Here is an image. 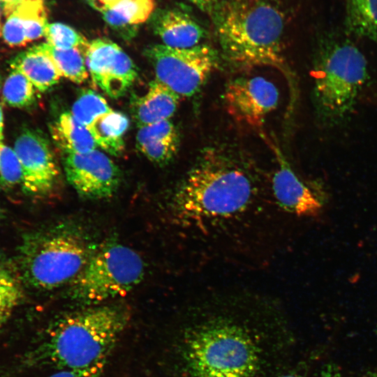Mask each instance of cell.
Masks as SVG:
<instances>
[{"instance_id": "obj_19", "label": "cell", "mask_w": 377, "mask_h": 377, "mask_svg": "<svg viewBox=\"0 0 377 377\" xmlns=\"http://www.w3.org/2000/svg\"><path fill=\"white\" fill-rule=\"evenodd\" d=\"M155 7V0H123L101 14L111 28L131 35L139 25L150 19Z\"/></svg>"}, {"instance_id": "obj_20", "label": "cell", "mask_w": 377, "mask_h": 377, "mask_svg": "<svg viewBox=\"0 0 377 377\" xmlns=\"http://www.w3.org/2000/svg\"><path fill=\"white\" fill-rule=\"evenodd\" d=\"M128 126V117L112 110L96 119L88 129L97 146L111 155L119 156L124 149V136Z\"/></svg>"}, {"instance_id": "obj_32", "label": "cell", "mask_w": 377, "mask_h": 377, "mask_svg": "<svg viewBox=\"0 0 377 377\" xmlns=\"http://www.w3.org/2000/svg\"><path fill=\"white\" fill-rule=\"evenodd\" d=\"M202 11L212 15L220 0H188Z\"/></svg>"}, {"instance_id": "obj_39", "label": "cell", "mask_w": 377, "mask_h": 377, "mask_svg": "<svg viewBox=\"0 0 377 377\" xmlns=\"http://www.w3.org/2000/svg\"><path fill=\"white\" fill-rule=\"evenodd\" d=\"M2 32L1 28V15H0V34Z\"/></svg>"}, {"instance_id": "obj_1", "label": "cell", "mask_w": 377, "mask_h": 377, "mask_svg": "<svg viewBox=\"0 0 377 377\" xmlns=\"http://www.w3.org/2000/svg\"><path fill=\"white\" fill-rule=\"evenodd\" d=\"M171 223L193 244L198 270L260 260L288 218L267 184L244 163L215 149L202 153L171 193ZM275 245V244H274Z\"/></svg>"}, {"instance_id": "obj_16", "label": "cell", "mask_w": 377, "mask_h": 377, "mask_svg": "<svg viewBox=\"0 0 377 377\" xmlns=\"http://www.w3.org/2000/svg\"><path fill=\"white\" fill-rule=\"evenodd\" d=\"M180 96L156 79L150 82L148 91L134 105V115L143 126L168 120L175 114Z\"/></svg>"}, {"instance_id": "obj_33", "label": "cell", "mask_w": 377, "mask_h": 377, "mask_svg": "<svg viewBox=\"0 0 377 377\" xmlns=\"http://www.w3.org/2000/svg\"><path fill=\"white\" fill-rule=\"evenodd\" d=\"M316 377H348L343 375L338 366L334 363H329L320 371Z\"/></svg>"}, {"instance_id": "obj_38", "label": "cell", "mask_w": 377, "mask_h": 377, "mask_svg": "<svg viewBox=\"0 0 377 377\" xmlns=\"http://www.w3.org/2000/svg\"><path fill=\"white\" fill-rule=\"evenodd\" d=\"M281 377H301L297 374H286V375H284V376H282Z\"/></svg>"}, {"instance_id": "obj_27", "label": "cell", "mask_w": 377, "mask_h": 377, "mask_svg": "<svg viewBox=\"0 0 377 377\" xmlns=\"http://www.w3.org/2000/svg\"><path fill=\"white\" fill-rule=\"evenodd\" d=\"M44 36L47 44L59 50L79 48L86 52L89 42L81 33L61 22L48 23Z\"/></svg>"}, {"instance_id": "obj_4", "label": "cell", "mask_w": 377, "mask_h": 377, "mask_svg": "<svg viewBox=\"0 0 377 377\" xmlns=\"http://www.w3.org/2000/svg\"><path fill=\"white\" fill-rule=\"evenodd\" d=\"M211 15L228 60L246 67L283 68L285 17L272 0H222Z\"/></svg>"}, {"instance_id": "obj_24", "label": "cell", "mask_w": 377, "mask_h": 377, "mask_svg": "<svg viewBox=\"0 0 377 377\" xmlns=\"http://www.w3.org/2000/svg\"><path fill=\"white\" fill-rule=\"evenodd\" d=\"M13 11L24 26L29 43L44 36L48 24L44 0H22Z\"/></svg>"}, {"instance_id": "obj_5", "label": "cell", "mask_w": 377, "mask_h": 377, "mask_svg": "<svg viewBox=\"0 0 377 377\" xmlns=\"http://www.w3.org/2000/svg\"><path fill=\"white\" fill-rule=\"evenodd\" d=\"M96 246L80 227L57 224L26 233L16 265L24 284L50 290L69 284Z\"/></svg>"}, {"instance_id": "obj_37", "label": "cell", "mask_w": 377, "mask_h": 377, "mask_svg": "<svg viewBox=\"0 0 377 377\" xmlns=\"http://www.w3.org/2000/svg\"><path fill=\"white\" fill-rule=\"evenodd\" d=\"M3 208L0 204V222L2 221L3 219Z\"/></svg>"}, {"instance_id": "obj_22", "label": "cell", "mask_w": 377, "mask_h": 377, "mask_svg": "<svg viewBox=\"0 0 377 377\" xmlns=\"http://www.w3.org/2000/svg\"><path fill=\"white\" fill-rule=\"evenodd\" d=\"M344 24L348 34L377 45V0H346Z\"/></svg>"}, {"instance_id": "obj_29", "label": "cell", "mask_w": 377, "mask_h": 377, "mask_svg": "<svg viewBox=\"0 0 377 377\" xmlns=\"http://www.w3.org/2000/svg\"><path fill=\"white\" fill-rule=\"evenodd\" d=\"M1 33L4 41L11 47L24 46L29 43L24 26L15 11L6 17Z\"/></svg>"}, {"instance_id": "obj_6", "label": "cell", "mask_w": 377, "mask_h": 377, "mask_svg": "<svg viewBox=\"0 0 377 377\" xmlns=\"http://www.w3.org/2000/svg\"><path fill=\"white\" fill-rule=\"evenodd\" d=\"M368 64L351 41L334 35L321 40L313 68V101L321 124L342 125L354 112L368 79Z\"/></svg>"}, {"instance_id": "obj_17", "label": "cell", "mask_w": 377, "mask_h": 377, "mask_svg": "<svg viewBox=\"0 0 377 377\" xmlns=\"http://www.w3.org/2000/svg\"><path fill=\"white\" fill-rule=\"evenodd\" d=\"M10 66L13 70L21 72L42 92L58 83L61 77L43 43L19 53L11 59Z\"/></svg>"}, {"instance_id": "obj_7", "label": "cell", "mask_w": 377, "mask_h": 377, "mask_svg": "<svg viewBox=\"0 0 377 377\" xmlns=\"http://www.w3.org/2000/svg\"><path fill=\"white\" fill-rule=\"evenodd\" d=\"M145 263L133 249L115 240L96 246L86 265L68 284L67 295L87 306L125 296L142 280Z\"/></svg>"}, {"instance_id": "obj_21", "label": "cell", "mask_w": 377, "mask_h": 377, "mask_svg": "<svg viewBox=\"0 0 377 377\" xmlns=\"http://www.w3.org/2000/svg\"><path fill=\"white\" fill-rule=\"evenodd\" d=\"M23 285L16 263L0 255V332L24 297Z\"/></svg>"}, {"instance_id": "obj_23", "label": "cell", "mask_w": 377, "mask_h": 377, "mask_svg": "<svg viewBox=\"0 0 377 377\" xmlns=\"http://www.w3.org/2000/svg\"><path fill=\"white\" fill-rule=\"evenodd\" d=\"M43 47L61 77L78 84H83L89 78L84 50L79 48L59 50L47 43H43Z\"/></svg>"}, {"instance_id": "obj_31", "label": "cell", "mask_w": 377, "mask_h": 377, "mask_svg": "<svg viewBox=\"0 0 377 377\" xmlns=\"http://www.w3.org/2000/svg\"><path fill=\"white\" fill-rule=\"evenodd\" d=\"M123 0H87L88 3L101 13L113 7Z\"/></svg>"}, {"instance_id": "obj_8", "label": "cell", "mask_w": 377, "mask_h": 377, "mask_svg": "<svg viewBox=\"0 0 377 377\" xmlns=\"http://www.w3.org/2000/svg\"><path fill=\"white\" fill-rule=\"evenodd\" d=\"M145 54L154 68L156 79L186 97L196 94L219 64L217 52L205 44L189 48L157 44L148 47Z\"/></svg>"}, {"instance_id": "obj_25", "label": "cell", "mask_w": 377, "mask_h": 377, "mask_svg": "<svg viewBox=\"0 0 377 377\" xmlns=\"http://www.w3.org/2000/svg\"><path fill=\"white\" fill-rule=\"evenodd\" d=\"M36 89L25 75L12 69L3 86V99L12 107H28L35 101Z\"/></svg>"}, {"instance_id": "obj_9", "label": "cell", "mask_w": 377, "mask_h": 377, "mask_svg": "<svg viewBox=\"0 0 377 377\" xmlns=\"http://www.w3.org/2000/svg\"><path fill=\"white\" fill-rule=\"evenodd\" d=\"M85 61L93 82L112 98L122 96L138 77L133 60L110 40L96 38L89 41Z\"/></svg>"}, {"instance_id": "obj_28", "label": "cell", "mask_w": 377, "mask_h": 377, "mask_svg": "<svg viewBox=\"0 0 377 377\" xmlns=\"http://www.w3.org/2000/svg\"><path fill=\"white\" fill-rule=\"evenodd\" d=\"M22 177L20 163L14 149L0 142V191L21 186Z\"/></svg>"}, {"instance_id": "obj_26", "label": "cell", "mask_w": 377, "mask_h": 377, "mask_svg": "<svg viewBox=\"0 0 377 377\" xmlns=\"http://www.w3.org/2000/svg\"><path fill=\"white\" fill-rule=\"evenodd\" d=\"M111 110L102 96L92 90L85 89L74 102L71 113L77 121L89 128L96 119Z\"/></svg>"}, {"instance_id": "obj_3", "label": "cell", "mask_w": 377, "mask_h": 377, "mask_svg": "<svg viewBox=\"0 0 377 377\" xmlns=\"http://www.w3.org/2000/svg\"><path fill=\"white\" fill-rule=\"evenodd\" d=\"M130 318L129 309L121 304L88 306L65 313L46 330L30 361L63 369L108 360Z\"/></svg>"}, {"instance_id": "obj_10", "label": "cell", "mask_w": 377, "mask_h": 377, "mask_svg": "<svg viewBox=\"0 0 377 377\" xmlns=\"http://www.w3.org/2000/svg\"><path fill=\"white\" fill-rule=\"evenodd\" d=\"M64 168L68 182L84 198H110L120 185L119 168L105 154L96 149L84 154H66Z\"/></svg>"}, {"instance_id": "obj_13", "label": "cell", "mask_w": 377, "mask_h": 377, "mask_svg": "<svg viewBox=\"0 0 377 377\" xmlns=\"http://www.w3.org/2000/svg\"><path fill=\"white\" fill-rule=\"evenodd\" d=\"M223 100L228 112L236 119L260 126L276 108L279 91L263 77H237L227 84Z\"/></svg>"}, {"instance_id": "obj_35", "label": "cell", "mask_w": 377, "mask_h": 377, "mask_svg": "<svg viewBox=\"0 0 377 377\" xmlns=\"http://www.w3.org/2000/svg\"><path fill=\"white\" fill-rule=\"evenodd\" d=\"M3 139V115L2 108L0 104V142Z\"/></svg>"}, {"instance_id": "obj_15", "label": "cell", "mask_w": 377, "mask_h": 377, "mask_svg": "<svg viewBox=\"0 0 377 377\" xmlns=\"http://www.w3.org/2000/svg\"><path fill=\"white\" fill-rule=\"evenodd\" d=\"M179 145L178 131L170 119L140 126L136 135L138 149L158 165L168 164L175 156Z\"/></svg>"}, {"instance_id": "obj_11", "label": "cell", "mask_w": 377, "mask_h": 377, "mask_svg": "<svg viewBox=\"0 0 377 377\" xmlns=\"http://www.w3.org/2000/svg\"><path fill=\"white\" fill-rule=\"evenodd\" d=\"M14 151L21 165L22 191L34 198L50 194L59 170L47 140L36 131L26 129L17 138Z\"/></svg>"}, {"instance_id": "obj_2", "label": "cell", "mask_w": 377, "mask_h": 377, "mask_svg": "<svg viewBox=\"0 0 377 377\" xmlns=\"http://www.w3.org/2000/svg\"><path fill=\"white\" fill-rule=\"evenodd\" d=\"M244 293H218L183 341L182 357L192 377H256L260 350L238 318Z\"/></svg>"}, {"instance_id": "obj_30", "label": "cell", "mask_w": 377, "mask_h": 377, "mask_svg": "<svg viewBox=\"0 0 377 377\" xmlns=\"http://www.w3.org/2000/svg\"><path fill=\"white\" fill-rule=\"evenodd\" d=\"M107 360L84 368L63 369L49 377H103Z\"/></svg>"}, {"instance_id": "obj_40", "label": "cell", "mask_w": 377, "mask_h": 377, "mask_svg": "<svg viewBox=\"0 0 377 377\" xmlns=\"http://www.w3.org/2000/svg\"><path fill=\"white\" fill-rule=\"evenodd\" d=\"M0 4H1V1H0Z\"/></svg>"}, {"instance_id": "obj_18", "label": "cell", "mask_w": 377, "mask_h": 377, "mask_svg": "<svg viewBox=\"0 0 377 377\" xmlns=\"http://www.w3.org/2000/svg\"><path fill=\"white\" fill-rule=\"evenodd\" d=\"M52 138L64 154H84L96 149L97 145L88 128L71 112H64L50 126Z\"/></svg>"}, {"instance_id": "obj_36", "label": "cell", "mask_w": 377, "mask_h": 377, "mask_svg": "<svg viewBox=\"0 0 377 377\" xmlns=\"http://www.w3.org/2000/svg\"><path fill=\"white\" fill-rule=\"evenodd\" d=\"M367 377H377V371L368 373Z\"/></svg>"}, {"instance_id": "obj_34", "label": "cell", "mask_w": 377, "mask_h": 377, "mask_svg": "<svg viewBox=\"0 0 377 377\" xmlns=\"http://www.w3.org/2000/svg\"><path fill=\"white\" fill-rule=\"evenodd\" d=\"M22 0H0L6 17L9 15Z\"/></svg>"}, {"instance_id": "obj_12", "label": "cell", "mask_w": 377, "mask_h": 377, "mask_svg": "<svg viewBox=\"0 0 377 377\" xmlns=\"http://www.w3.org/2000/svg\"><path fill=\"white\" fill-rule=\"evenodd\" d=\"M277 165L271 175L273 197L281 210L290 217L317 216L323 207L321 187L303 180L281 151L272 145Z\"/></svg>"}, {"instance_id": "obj_14", "label": "cell", "mask_w": 377, "mask_h": 377, "mask_svg": "<svg viewBox=\"0 0 377 377\" xmlns=\"http://www.w3.org/2000/svg\"><path fill=\"white\" fill-rule=\"evenodd\" d=\"M150 19L155 34L170 47H192L205 37V30L197 20L178 8L158 10Z\"/></svg>"}]
</instances>
